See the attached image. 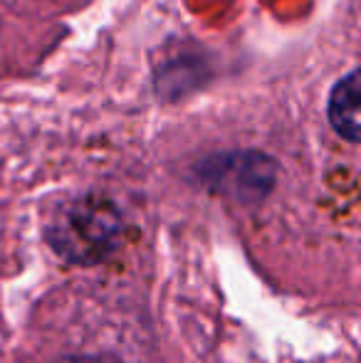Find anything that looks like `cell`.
<instances>
[{
  "label": "cell",
  "instance_id": "6da1fadb",
  "mask_svg": "<svg viewBox=\"0 0 361 363\" xmlns=\"http://www.w3.org/2000/svg\"><path fill=\"white\" fill-rule=\"evenodd\" d=\"M121 235L124 218L119 208L94 193L62 203L45 225V240L55 255L82 267L109 257L119 247Z\"/></svg>",
  "mask_w": 361,
  "mask_h": 363
},
{
  "label": "cell",
  "instance_id": "7a4b0ae2",
  "mask_svg": "<svg viewBox=\"0 0 361 363\" xmlns=\"http://www.w3.org/2000/svg\"><path fill=\"white\" fill-rule=\"evenodd\" d=\"M359 72H349L347 77L334 84L332 94H329V106L327 114L332 121L334 131L342 139L357 144L361 134V121H359Z\"/></svg>",
  "mask_w": 361,
  "mask_h": 363
},
{
  "label": "cell",
  "instance_id": "3957f363",
  "mask_svg": "<svg viewBox=\"0 0 361 363\" xmlns=\"http://www.w3.org/2000/svg\"><path fill=\"white\" fill-rule=\"evenodd\" d=\"M57 363H119L111 356H65Z\"/></svg>",
  "mask_w": 361,
  "mask_h": 363
}]
</instances>
